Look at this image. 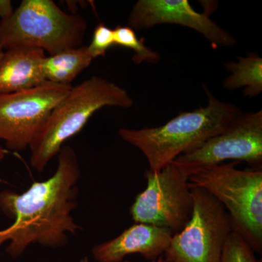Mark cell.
<instances>
[{
    "instance_id": "obj_8",
    "label": "cell",
    "mask_w": 262,
    "mask_h": 262,
    "mask_svg": "<svg viewBox=\"0 0 262 262\" xmlns=\"http://www.w3.org/2000/svg\"><path fill=\"white\" fill-rule=\"evenodd\" d=\"M72 88L46 81L33 89L0 94V140L5 141L8 150L28 149L53 108Z\"/></svg>"
},
{
    "instance_id": "obj_22",
    "label": "cell",
    "mask_w": 262,
    "mask_h": 262,
    "mask_svg": "<svg viewBox=\"0 0 262 262\" xmlns=\"http://www.w3.org/2000/svg\"><path fill=\"white\" fill-rule=\"evenodd\" d=\"M80 262H89V259H88L87 257H84V258H82V260H81Z\"/></svg>"
},
{
    "instance_id": "obj_6",
    "label": "cell",
    "mask_w": 262,
    "mask_h": 262,
    "mask_svg": "<svg viewBox=\"0 0 262 262\" xmlns=\"http://www.w3.org/2000/svg\"><path fill=\"white\" fill-rule=\"evenodd\" d=\"M192 216L174 234L164 253L165 262H221L226 241L233 232L227 211L220 202L199 187H190Z\"/></svg>"
},
{
    "instance_id": "obj_16",
    "label": "cell",
    "mask_w": 262,
    "mask_h": 262,
    "mask_svg": "<svg viewBox=\"0 0 262 262\" xmlns=\"http://www.w3.org/2000/svg\"><path fill=\"white\" fill-rule=\"evenodd\" d=\"M221 262H258L255 252L239 234L232 232L224 246Z\"/></svg>"
},
{
    "instance_id": "obj_17",
    "label": "cell",
    "mask_w": 262,
    "mask_h": 262,
    "mask_svg": "<svg viewBox=\"0 0 262 262\" xmlns=\"http://www.w3.org/2000/svg\"><path fill=\"white\" fill-rule=\"evenodd\" d=\"M113 46H115L113 29L101 23L95 28L92 41L87 48L94 59L98 57H104L108 50Z\"/></svg>"
},
{
    "instance_id": "obj_14",
    "label": "cell",
    "mask_w": 262,
    "mask_h": 262,
    "mask_svg": "<svg viewBox=\"0 0 262 262\" xmlns=\"http://www.w3.org/2000/svg\"><path fill=\"white\" fill-rule=\"evenodd\" d=\"M237 62H227L225 67L231 75L223 87L229 91L244 88L247 97H256L262 92V58L256 54L237 57Z\"/></svg>"
},
{
    "instance_id": "obj_3",
    "label": "cell",
    "mask_w": 262,
    "mask_h": 262,
    "mask_svg": "<svg viewBox=\"0 0 262 262\" xmlns=\"http://www.w3.org/2000/svg\"><path fill=\"white\" fill-rule=\"evenodd\" d=\"M134 104L126 90L103 77L94 76L72 87L29 146L32 168L44 171L66 141L80 132L98 110L105 106L130 108Z\"/></svg>"
},
{
    "instance_id": "obj_15",
    "label": "cell",
    "mask_w": 262,
    "mask_h": 262,
    "mask_svg": "<svg viewBox=\"0 0 262 262\" xmlns=\"http://www.w3.org/2000/svg\"><path fill=\"white\" fill-rule=\"evenodd\" d=\"M113 32L115 45L132 50L134 53L133 61L136 64L157 63L161 60L159 53L146 46L144 38L139 39L134 29L129 27L117 26Z\"/></svg>"
},
{
    "instance_id": "obj_19",
    "label": "cell",
    "mask_w": 262,
    "mask_h": 262,
    "mask_svg": "<svg viewBox=\"0 0 262 262\" xmlns=\"http://www.w3.org/2000/svg\"><path fill=\"white\" fill-rule=\"evenodd\" d=\"M9 153V150L5 149L3 146L0 145V163L5 159V156ZM3 183V179L0 178V184Z\"/></svg>"
},
{
    "instance_id": "obj_1",
    "label": "cell",
    "mask_w": 262,
    "mask_h": 262,
    "mask_svg": "<svg viewBox=\"0 0 262 262\" xmlns=\"http://www.w3.org/2000/svg\"><path fill=\"white\" fill-rule=\"evenodd\" d=\"M81 170L73 148L63 145L58 154L55 173L35 182L23 193L0 192V210L13 223L0 230V246L6 241V253L18 258L30 245L59 248L69 242V234L82 229L72 213L78 206Z\"/></svg>"
},
{
    "instance_id": "obj_9",
    "label": "cell",
    "mask_w": 262,
    "mask_h": 262,
    "mask_svg": "<svg viewBox=\"0 0 262 262\" xmlns=\"http://www.w3.org/2000/svg\"><path fill=\"white\" fill-rule=\"evenodd\" d=\"M226 160L246 162L251 168H261V110L241 113L220 134L172 163L190 177L200 169L220 165Z\"/></svg>"
},
{
    "instance_id": "obj_5",
    "label": "cell",
    "mask_w": 262,
    "mask_h": 262,
    "mask_svg": "<svg viewBox=\"0 0 262 262\" xmlns=\"http://www.w3.org/2000/svg\"><path fill=\"white\" fill-rule=\"evenodd\" d=\"M87 29L83 17L70 14L52 0H23L13 15L0 21V46L39 48L50 56L80 47Z\"/></svg>"
},
{
    "instance_id": "obj_2",
    "label": "cell",
    "mask_w": 262,
    "mask_h": 262,
    "mask_svg": "<svg viewBox=\"0 0 262 262\" xmlns=\"http://www.w3.org/2000/svg\"><path fill=\"white\" fill-rule=\"evenodd\" d=\"M208 105L179 114L159 127L120 128L122 140L140 150L150 171H158L181 155L191 152L222 132L242 113L235 105L215 97L206 85Z\"/></svg>"
},
{
    "instance_id": "obj_4",
    "label": "cell",
    "mask_w": 262,
    "mask_h": 262,
    "mask_svg": "<svg viewBox=\"0 0 262 262\" xmlns=\"http://www.w3.org/2000/svg\"><path fill=\"white\" fill-rule=\"evenodd\" d=\"M235 163L200 169L189 177V187L212 194L228 213L233 232L255 253H262V168L239 170Z\"/></svg>"
},
{
    "instance_id": "obj_11",
    "label": "cell",
    "mask_w": 262,
    "mask_h": 262,
    "mask_svg": "<svg viewBox=\"0 0 262 262\" xmlns=\"http://www.w3.org/2000/svg\"><path fill=\"white\" fill-rule=\"evenodd\" d=\"M173 234L163 227L136 223L115 238L96 245L93 257L98 262H122L128 255L139 253L148 261L163 256Z\"/></svg>"
},
{
    "instance_id": "obj_12",
    "label": "cell",
    "mask_w": 262,
    "mask_h": 262,
    "mask_svg": "<svg viewBox=\"0 0 262 262\" xmlns=\"http://www.w3.org/2000/svg\"><path fill=\"white\" fill-rule=\"evenodd\" d=\"M42 50L14 48L5 51L0 61V94L20 92L46 82L42 64Z\"/></svg>"
},
{
    "instance_id": "obj_10",
    "label": "cell",
    "mask_w": 262,
    "mask_h": 262,
    "mask_svg": "<svg viewBox=\"0 0 262 262\" xmlns=\"http://www.w3.org/2000/svg\"><path fill=\"white\" fill-rule=\"evenodd\" d=\"M178 24L199 32L213 47H231L235 38L208 17L193 9L187 0H139L133 7L127 24L134 31L158 24Z\"/></svg>"
},
{
    "instance_id": "obj_13",
    "label": "cell",
    "mask_w": 262,
    "mask_h": 262,
    "mask_svg": "<svg viewBox=\"0 0 262 262\" xmlns=\"http://www.w3.org/2000/svg\"><path fill=\"white\" fill-rule=\"evenodd\" d=\"M92 60L87 46L65 50L45 57L43 75L46 81L52 83L72 85L71 82L91 65Z\"/></svg>"
},
{
    "instance_id": "obj_21",
    "label": "cell",
    "mask_w": 262,
    "mask_h": 262,
    "mask_svg": "<svg viewBox=\"0 0 262 262\" xmlns=\"http://www.w3.org/2000/svg\"><path fill=\"white\" fill-rule=\"evenodd\" d=\"M5 51L2 48L1 46H0V61H1L2 58H3V56H4Z\"/></svg>"
},
{
    "instance_id": "obj_7",
    "label": "cell",
    "mask_w": 262,
    "mask_h": 262,
    "mask_svg": "<svg viewBox=\"0 0 262 262\" xmlns=\"http://www.w3.org/2000/svg\"><path fill=\"white\" fill-rule=\"evenodd\" d=\"M189 176L173 163L158 171L146 170V189L136 195L130 213L136 223L163 227L178 233L192 216Z\"/></svg>"
},
{
    "instance_id": "obj_20",
    "label": "cell",
    "mask_w": 262,
    "mask_h": 262,
    "mask_svg": "<svg viewBox=\"0 0 262 262\" xmlns=\"http://www.w3.org/2000/svg\"><path fill=\"white\" fill-rule=\"evenodd\" d=\"M122 262H132L130 261H128V260H124ZM147 262H165V260H164L163 258V256H160L159 258H158V259L156 260H153V261H150Z\"/></svg>"
},
{
    "instance_id": "obj_18",
    "label": "cell",
    "mask_w": 262,
    "mask_h": 262,
    "mask_svg": "<svg viewBox=\"0 0 262 262\" xmlns=\"http://www.w3.org/2000/svg\"><path fill=\"white\" fill-rule=\"evenodd\" d=\"M14 10L10 0H0V21L10 18Z\"/></svg>"
}]
</instances>
